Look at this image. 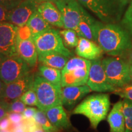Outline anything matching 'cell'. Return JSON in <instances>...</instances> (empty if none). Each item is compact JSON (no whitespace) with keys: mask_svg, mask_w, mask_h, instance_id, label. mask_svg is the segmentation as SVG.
Segmentation results:
<instances>
[{"mask_svg":"<svg viewBox=\"0 0 132 132\" xmlns=\"http://www.w3.org/2000/svg\"><path fill=\"white\" fill-rule=\"evenodd\" d=\"M95 42L104 52L111 56H122L132 50L130 33L124 27L115 23L97 21Z\"/></svg>","mask_w":132,"mask_h":132,"instance_id":"1","label":"cell"},{"mask_svg":"<svg viewBox=\"0 0 132 132\" xmlns=\"http://www.w3.org/2000/svg\"><path fill=\"white\" fill-rule=\"evenodd\" d=\"M110 108L109 95L96 94L86 97L74 109L73 113L85 116L89 120L92 127L96 129L100 122L106 119Z\"/></svg>","mask_w":132,"mask_h":132,"instance_id":"2","label":"cell"},{"mask_svg":"<svg viewBox=\"0 0 132 132\" xmlns=\"http://www.w3.org/2000/svg\"><path fill=\"white\" fill-rule=\"evenodd\" d=\"M96 22V20L82 8L81 18L75 31L79 37L95 42V26Z\"/></svg>","mask_w":132,"mask_h":132,"instance_id":"19","label":"cell"},{"mask_svg":"<svg viewBox=\"0 0 132 132\" xmlns=\"http://www.w3.org/2000/svg\"><path fill=\"white\" fill-rule=\"evenodd\" d=\"M130 75H131V82L132 83V66H130Z\"/></svg>","mask_w":132,"mask_h":132,"instance_id":"44","label":"cell"},{"mask_svg":"<svg viewBox=\"0 0 132 132\" xmlns=\"http://www.w3.org/2000/svg\"><path fill=\"white\" fill-rule=\"evenodd\" d=\"M23 0H0V4L6 6L8 9L12 10Z\"/></svg>","mask_w":132,"mask_h":132,"instance_id":"34","label":"cell"},{"mask_svg":"<svg viewBox=\"0 0 132 132\" xmlns=\"http://www.w3.org/2000/svg\"><path fill=\"white\" fill-rule=\"evenodd\" d=\"M121 24L130 34H132V1L123 14Z\"/></svg>","mask_w":132,"mask_h":132,"instance_id":"28","label":"cell"},{"mask_svg":"<svg viewBox=\"0 0 132 132\" xmlns=\"http://www.w3.org/2000/svg\"><path fill=\"white\" fill-rule=\"evenodd\" d=\"M91 91L89 87L86 85L62 87V105L66 106H73Z\"/></svg>","mask_w":132,"mask_h":132,"instance_id":"17","label":"cell"},{"mask_svg":"<svg viewBox=\"0 0 132 132\" xmlns=\"http://www.w3.org/2000/svg\"><path fill=\"white\" fill-rule=\"evenodd\" d=\"M10 11L6 6L0 4V23L7 21Z\"/></svg>","mask_w":132,"mask_h":132,"instance_id":"35","label":"cell"},{"mask_svg":"<svg viewBox=\"0 0 132 132\" xmlns=\"http://www.w3.org/2000/svg\"><path fill=\"white\" fill-rule=\"evenodd\" d=\"M26 24L31 29L32 37L52 28L50 24L44 20L37 10L33 13Z\"/></svg>","mask_w":132,"mask_h":132,"instance_id":"22","label":"cell"},{"mask_svg":"<svg viewBox=\"0 0 132 132\" xmlns=\"http://www.w3.org/2000/svg\"><path fill=\"white\" fill-rule=\"evenodd\" d=\"M113 93L119 95L123 99H127L132 102V85L128 84L123 87L116 88Z\"/></svg>","mask_w":132,"mask_h":132,"instance_id":"29","label":"cell"},{"mask_svg":"<svg viewBox=\"0 0 132 132\" xmlns=\"http://www.w3.org/2000/svg\"><path fill=\"white\" fill-rule=\"evenodd\" d=\"M6 56L4 55V54H3L2 53L0 52V65H1V64H2V62H3V61L4 60V59L6 58Z\"/></svg>","mask_w":132,"mask_h":132,"instance_id":"40","label":"cell"},{"mask_svg":"<svg viewBox=\"0 0 132 132\" xmlns=\"http://www.w3.org/2000/svg\"><path fill=\"white\" fill-rule=\"evenodd\" d=\"M31 132H45V131L41 127L40 125L37 124L35 127L34 128V129H33Z\"/></svg>","mask_w":132,"mask_h":132,"instance_id":"39","label":"cell"},{"mask_svg":"<svg viewBox=\"0 0 132 132\" xmlns=\"http://www.w3.org/2000/svg\"><path fill=\"white\" fill-rule=\"evenodd\" d=\"M18 26L8 21L0 23V52L6 56L17 54L16 39Z\"/></svg>","mask_w":132,"mask_h":132,"instance_id":"11","label":"cell"},{"mask_svg":"<svg viewBox=\"0 0 132 132\" xmlns=\"http://www.w3.org/2000/svg\"><path fill=\"white\" fill-rule=\"evenodd\" d=\"M37 11L50 25L58 28H64L61 13L57 6L51 1L39 4Z\"/></svg>","mask_w":132,"mask_h":132,"instance_id":"16","label":"cell"},{"mask_svg":"<svg viewBox=\"0 0 132 132\" xmlns=\"http://www.w3.org/2000/svg\"><path fill=\"white\" fill-rule=\"evenodd\" d=\"M123 113L125 118V132H132V102L123 99Z\"/></svg>","mask_w":132,"mask_h":132,"instance_id":"26","label":"cell"},{"mask_svg":"<svg viewBox=\"0 0 132 132\" xmlns=\"http://www.w3.org/2000/svg\"><path fill=\"white\" fill-rule=\"evenodd\" d=\"M32 89L37 95V106L39 110L45 111L62 105L61 86L54 85L39 75L35 77Z\"/></svg>","mask_w":132,"mask_h":132,"instance_id":"4","label":"cell"},{"mask_svg":"<svg viewBox=\"0 0 132 132\" xmlns=\"http://www.w3.org/2000/svg\"><path fill=\"white\" fill-rule=\"evenodd\" d=\"M16 50L18 55L29 67H32L36 65L38 60V52L33 39L22 40L16 37Z\"/></svg>","mask_w":132,"mask_h":132,"instance_id":"14","label":"cell"},{"mask_svg":"<svg viewBox=\"0 0 132 132\" xmlns=\"http://www.w3.org/2000/svg\"><path fill=\"white\" fill-rule=\"evenodd\" d=\"M37 48L38 54L56 53L69 57L73 53L64 45L62 39L58 31L50 28L33 37Z\"/></svg>","mask_w":132,"mask_h":132,"instance_id":"7","label":"cell"},{"mask_svg":"<svg viewBox=\"0 0 132 132\" xmlns=\"http://www.w3.org/2000/svg\"><path fill=\"white\" fill-rule=\"evenodd\" d=\"M45 112L51 123L58 129H69L72 127L62 105L53 107Z\"/></svg>","mask_w":132,"mask_h":132,"instance_id":"20","label":"cell"},{"mask_svg":"<svg viewBox=\"0 0 132 132\" xmlns=\"http://www.w3.org/2000/svg\"><path fill=\"white\" fill-rule=\"evenodd\" d=\"M36 111H37L36 108H33V107H27V108H26L24 112L22 113L23 116L24 120H34V117H35Z\"/></svg>","mask_w":132,"mask_h":132,"instance_id":"33","label":"cell"},{"mask_svg":"<svg viewBox=\"0 0 132 132\" xmlns=\"http://www.w3.org/2000/svg\"><path fill=\"white\" fill-rule=\"evenodd\" d=\"M26 108L25 104L20 99L18 98L10 102L8 106V112L23 113Z\"/></svg>","mask_w":132,"mask_h":132,"instance_id":"30","label":"cell"},{"mask_svg":"<svg viewBox=\"0 0 132 132\" xmlns=\"http://www.w3.org/2000/svg\"><path fill=\"white\" fill-rule=\"evenodd\" d=\"M39 73L41 77L54 85L61 86L62 75L59 69L42 65L39 68Z\"/></svg>","mask_w":132,"mask_h":132,"instance_id":"23","label":"cell"},{"mask_svg":"<svg viewBox=\"0 0 132 132\" xmlns=\"http://www.w3.org/2000/svg\"><path fill=\"white\" fill-rule=\"evenodd\" d=\"M33 1H36L37 4H40V3L47 2V1H54V0H33Z\"/></svg>","mask_w":132,"mask_h":132,"instance_id":"41","label":"cell"},{"mask_svg":"<svg viewBox=\"0 0 132 132\" xmlns=\"http://www.w3.org/2000/svg\"><path fill=\"white\" fill-rule=\"evenodd\" d=\"M45 132H57V131H47Z\"/></svg>","mask_w":132,"mask_h":132,"instance_id":"46","label":"cell"},{"mask_svg":"<svg viewBox=\"0 0 132 132\" xmlns=\"http://www.w3.org/2000/svg\"><path fill=\"white\" fill-rule=\"evenodd\" d=\"M129 62L130 66H132V52L130 54V58H129Z\"/></svg>","mask_w":132,"mask_h":132,"instance_id":"42","label":"cell"},{"mask_svg":"<svg viewBox=\"0 0 132 132\" xmlns=\"http://www.w3.org/2000/svg\"><path fill=\"white\" fill-rule=\"evenodd\" d=\"M11 123L9 119L7 116L0 119V130H10L11 127Z\"/></svg>","mask_w":132,"mask_h":132,"instance_id":"36","label":"cell"},{"mask_svg":"<svg viewBox=\"0 0 132 132\" xmlns=\"http://www.w3.org/2000/svg\"><path fill=\"white\" fill-rule=\"evenodd\" d=\"M0 132H10L9 130H0Z\"/></svg>","mask_w":132,"mask_h":132,"instance_id":"45","label":"cell"},{"mask_svg":"<svg viewBox=\"0 0 132 132\" xmlns=\"http://www.w3.org/2000/svg\"><path fill=\"white\" fill-rule=\"evenodd\" d=\"M34 78V74L29 72L24 77L6 85L3 99L9 102L19 98L24 92L32 89Z\"/></svg>","mask_w":132,"mask_h":132,"instance_id":"13","label":"cell"},{"mask_svg":"<svg viewBox=\"0 0 132 132\" xmlns=\"http://www.w3.org/2000/svg\"><path fill=\"white\" fill-rule=\"evenodd\" d=\"M9 104V102H7L4 105H0V119L4 118L7 115Z\"/></svg>","mask_w":132,"mask_h":132,"instance_id":"37","label":"cell"},{"mask_svg":"<svg viewBox=\"0 0 132 132\" xmlns=\"http://www.w3.org/2000/svg\"><path fill=\"white\" fill-rule=\"evenodd\" d=\"M109 82L119 88L131 82L130 65L119 56H111L102 61Z\"/></svg>","mask_w":132,"mask_h":132,"instance_id":"6","label":"cell"},{"mask_svg":"<svg viewBox=\"0 0 132 132\" xmlns=\"http://www.w3.org/2000/svg\"><path fill=\"white\" fill-rule=\"evenodd\" d=\"M86 85L92 91L97 92H113L116 89V87L109 82L100 59L91 61Z\"/></svg>","mask_w":132,"mask_h":132,"instance_id":"9","label":"cell"},{"mask_svg":"<svg viewBox=\"0 0 132 132\" xmlns=\"http://www.w3.org/2000/svg\"><path fill=\"white\" fill-rule=\"evenodd\" d=\"M54 3L62 14L64 28L77 30L81 18V5L77 0H58Z\"/></svg>","mask_w":132,"mask_h":132,"instance_id":"10","label":"cell"},{"mask_svg":"<svg viewBox=\"0 0 132 132\" xmlns=\"http://www.w3.org/2000/svg\"><path fill=\"white\" fill-rule=\"evenodd\" d=\"M82 6L94 13L105 23H114L120 20L127 0H77Z\"/></svg>","mask_w":132,"mask_h":132,"instance_id":"3","label":"cell"},{"mask_svg":"<svg viewBox=\"0 0 132 132\" xmlns=\"http://www.w3.org/2000/svg\"><path fill=\"white\" fill-rule=\"evenodd\" d=\"M64 45L68 48L76 47L78 45L79 36L75 30L72 29H65L59 31Z\"/></svg>","mask_w":132,"mask_h":132,"instance_id":"24","label":"cell"},{"mask_svg":"<svg viewBox=\"0 0 132 132\" xmlns=\"http://www.w3.org/2000/svg\"><path fill=\"white\" fill-rule=\"evenodd\" d=\"M110 132H125V118L123 113V102L116 103L107 117Z\"/></svg>","mask_w":132,"mask_h":132,"instance_id":"18","label":"cell"},{"mask_svg":"<svg viewBox=\"0 0 132 132\" xmlns=\"http://www.w3.org/2000/svg\"><path fill=\"white\" fill-rule=\"evenodd\" d=\"M75 52L78 56L87 60H97L102 57L103 51L95 42L79 37Z\"/></svg>","mask_w":132,"mask_h":132,"instance_id":"15","label":"cell"},{"mask_svg":"<svg viewBox=\"0 0 132 132\" xmlns=\"http://www.w3.org/2000/svg\"><path fill=\"white\" fill-rule=\"evenodd\" d=\"M30 68L18 54L6 56L0 65V78L7 85L31 72Z\"/></svg>","mask_w":132,"mask_h":132,"instance_id":"8","label":"cell"},{"mask_svg":"<svg viewBox=\"0 0 132 132\" xmlns=\"http://www.w3.org/2000/svg\"><path fill=\"white\" fill-rule=\"evenodd\" d=\"M38 5L33 0H23L10 11L7 21L18 27L26 25L31 16L37 10Z\"/></svg>","mask_w":132,"mask_h":132,"instance_id":"12","label":"cell"},{"mask_svg":"<svg viewBox=\"0 0 132 132\" xmlns=\"http://www.w3.org/2000/svg\"><path fill=\"white\" fill-rule=\"evenodd\" d=\"M26 105L37 106V97L35 92L32 89L24 92L19 98Z\"/></svg>","mask_w":132,"mask_h":132,"instance_id":"27","label":"cell"},{"mask_svg":"<svg viewBox=\"0 0 132 132\" xmlns=\"http://www.w3.org/2000/svg\"><path fill=\"white\" fill-rule=\"evenodd\" d=\"M7 102L5 101L4 99L0 98V105H4V104L6 103H7Z\"/></svg>","mask_w":132,"mask_h":132,"instance_id":"43","label":"cell"},{"mask_svg":"<svg viewBox=\"0 0 132 132\" xmlns=\"http://www.w3.org/2000/svg\"><path fill=\"white\" fill-rule=\"evenodd\" d=\"M34 120L43 129L47 131H57L59 129L54 127L53 125L51 123L50 120L48 118L45 112L42 110H38L36 111Z\"/></svg>","mask_w":132,"mask_h":132,"instance_id":"25","label":"cell"},{"mask_svg":"<svg viewBox=\"0 0 132 132\" xmlns=\"http://www.w3.org/2000/svg\"><path fill=\"white\" fill-rule=\"evenodd\" d=\"M58 1V0H54L53 2H54V1Z\"/></svg>","mask_w":132,"mask_h":132,"instance_id":"47","label":"cell"},{"mask_svg":"<svg viewBox=\"0 0 132 132\" xmlns=\"http://www.w3.org/2000/svg\"><path fill=\"white\" fill-rule=\"evenodd\" d=\"M91 61L81 57H73L61 70L62 87L78 86L87 84Z\"/></svg>","mask_w":132,"mask_h":132,"instance_id":"5","label":"cell"},{"mask_svg":"<svg viewBox=\"0 0 132 132\" xmlns=\"http://www.w3.org/2000/svg\"><path fill=\"white\" fill-rule=\"evenodd\" d=\"M6 116L9 119L12 125L19 124L24 120L23 116L22 113H14V112H7Z\"/></svg>","mask_w":132,"mask_h":132,"instance_id":"32","label":"cell"},{"mask_svg":"<svg viewBox=\"0 0 132 132\" xmlns=\"http://www.w3.org/2000/svg\"><path fill=\"white\" fill-rule=\"evenodd\" d=\"M69 57L56 53L38 54V61L49 67L62 70L69 60Z\"/></svg>","mask_w":132,"mask_h":132,"instance_id":"21","label":"cell"},{"mask_svg":"<svg viewBox=\"0 0 132 132\" xmlns=\"http://www.w3.org/2000/svg\"><path fill=\"white\" fill-rule=\"evenodd\" d=\"M16 37L22 39V40L33 39L31 29L27 24L21 26V27H18Z\"/></svg>","mask_w":132,"mask_h":132,"instance_id":"31","label":"cell"},{"mask_svg":"<svg viewBox=\"0 0 132 132\" xmlns=\"http://www.w3.org/2000/svg\"><path fill=\"white\" fill-rule=\"evenodd\" d=\"M6 84L0 78V98H3L4 97L5 88H6Z\"/></svg>","mask_w":132,"mask_h":132,"instance_id":"38","label":"cell"}]
</instances>
